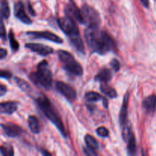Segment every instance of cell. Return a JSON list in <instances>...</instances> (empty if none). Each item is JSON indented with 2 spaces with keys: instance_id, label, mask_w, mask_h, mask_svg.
I'll return each instance as SVG.
<instances>
[{
  "instance_id": "6da1fadb",
  "label": "cell",
  "mask_w": 156,
  "mask_h": 156,
  "mask_svg": "<svg viewBox=\"0 0 156 156\" xmlns=\"http://www.w3.org/2000/svg\"><path fill=\"white\" fill-rule=\"evenodd\" d=\"M85 38L92 52L101 55L105 54L116 48L114 39L106 31L99 30L98 27H87L85 30Z\"/></svg>"
},
{
  "instance_id": "7a4b0ae2",
  "label": "cell",
  "mask_w": 156,
  "mask_h": 156,
  "mask_svg": "<svg viewBox=\"0 0 156 156\" xmlns=\"http://www.w3.org/2000/svg\"><path fill=\"white\" fill-rule=\"evenodd\" d=\"M36 101L37 105L39 106L40 109L41 110L44 115L48 118L50 121H51L55 126H56L60 133L63 137L67 136L66 130L65 129L63 123L61 120L60 117L59 116L58 113L56 112V109L53 108L52 104L44 95H41L36 98Z\"/></svg>"
},
{
  "instance_id": "3957f363",
  "label": "cell",
  "mask_w": 156,
  "mask_h": 156,
  "mask_svg": "<svg viewBox=\"0 0 156 156\" xmlns=\"http://www.w3.org/2000/svg\"><path fill=\"white\" fill-rule=\"evenodd\" d=\"M29 78L34 83L45 89H50L51 88L53 78L51 72L48 68V63L46 60H43L38 64L37 71L30 73Z\"/></svg>"
},
{
  "instance_id": "277c9868",
  "label": "cell",
  "mask_w": 156,
  "mask_h": 156,
  "mask_svg": "<svg viewBox=\"0 0 156 156\" xmlns=\"http://www.w3.org/2000/svg\"><path fill=\"white\" fill-rule=\"evenodd\" d=\"M58 57L66 71L74 76H80L83 74L82 66L75 59L73 55L65 50L58 51Z\"/></svg>"
},
{
  "instance_id": "5b68a950",
  "label": "cell",
  "mask_w": 156,
  "mask_h": 156,
  "mask_svg": "<svg viewBox=\"0 0 156 156\" xmlns=\"http://www.w3.org/2000/svg\"><path fill=\"white\" fill-rule=\"evenodd\" d=\"M82 17H83L84 24H86L87 27L97 28L101 24V16L96 9L88 5L85 4L82 5Z\"/></svg>"
},
{
  "instance_id": "8992f818",
  "label": "cell",
  "mask_w": 156,
  "mask_h": 156,
  "mask_svg": "<svg viewBox=\"0 0 156 156\" xmlns=\"http://www.w3.org/2000/svg\"><path fill=\"white\" fill-rule=\"evenodd\" d=\"M58 24L61 30L69 37L79 36V31L76 22L69 17L66 16L58 19Z\"/></svg>"
},
{
  "instance_id": "52a82bcc",
  "label": "cell",
  "mask_w": 156,
  "mask_h": 156,
  "mask_svg": "<svg viewBox=\"0 0 156 156\" xmlns=\"http://www.w3.org/2000/svg\"><path fill=\"white\" fill-rule=\"evenodd\" d=\"M65 12L66 14V16L69 17L70 18L78 21L80 24H84L82 11L77 7L76 3L73 0H69L66 4L65 7Z\"/></svg>"
},
{
  "instance_id": "ba28073f",
  "label": "cell",
  "mask_w": 156,
  "mask_h": 156,
  "mask_svg": "<svg viewBox=\"0 0 156 156\" xmlns=\"http://www.w3.org/2000/svg\"><path fill=\"white\" fill-rule=\"evenodd\" d=\"M56 88L59 93H61L69 100L75 101L77 98V93L76 90L68 84H66L62 82H57L56 84Z\"/></svg>"
},
{
  "instance_id": "9c48e42d",
  "label": "cell",
  "mask_w": 156,
  "mask_h": 156,
  "mask_svg": "<svg viewBox=\"0 0 156 156\" xmlns=\"http://www.w3.org/2000/svg\"><path fill=\"white\" fill-rule=\"evenodd\" d=\"M27 34L28 36L34 38H43V39L48 40V41H52V42L56 43V44H62V38L59 37L55 34L52 33L50 31H30L27 32Z\"/></svg>"
},
{
  "instance_id": "30bf717a",
  "label": "cell",
  "mask_w": 156,
  "mask_h": 156,
  "mask_svg": "<svg viewBox=\"0 0 156 156\" xmlns=\"http://www.w3.org/2000/svg\"><path fill=\"white\" fill-rule=\"evenodd\" d=\"M25 47L26 48L29 49L31 51L34 52V53H37V54L43 56H48V55L53 53V48L41 44H34V43H30V44H26Z\"/></svg>"
},
{
  "instance_id": "8fae6325",
  "label": "cell",
  "mask_w": 156,
  "mask_h": 156,
  "mask_svg": "<svg viewBox=\"0 0 156 156\" xmlns=\"http://www.w3.org/2000/svg\"><path fill=\"white\" fill-rule=\"evenodd\" d=\"M0 126L2 128L3 131L5 133V135L9 137H12V138L19 136L23 133V129L19 126L15 124V123H2Z\"/></svg>"
},
{
  "instance_id": "7c38bea8",
  "label": "cell",
  "mask_w": 156,
  "mask_h": 156,
  "mask_svg": "<svg viewBox=\"0 0 156 156\" xmlns=\"http://www.w3.org/2000/svg\"><path fill=\"white\" fill-rule=\"evenodd\" d=\"M14 13H15V17L18 19H19L21 22L24 23V24H31V20L30 18L27 16L26 14L25 9H24V5L23 2H18L15 5L14 7Z\"/></svg>"
},
{
  "instance_id": "4fadbf2b",
  "label": "cell",
  "mask_w": 156,
  "mask_h": 156,
  "mask_svg": "<svg viewBox=\"0 0 156 156\" xmlns=\"http://www.w3.org/2000/svg\"><path fill=\"white\" fill-rule=\"evenodd\" d=\"M129 99V91H127V92L125 94L124 98H123V104H122L121 109H120V116H119V120H120V123L122 126L126 123Z\"/></svg>"
},
{
  "instance_id": "5bb4252c",
  "label": "cell",
  "mask_w": 156,
  "mask_h": 156,
  "mask_svg": "<svg viewBox=\"0 0 156 156\" xmlns=\"http://www.w3.org/2000/svg\"><path fill=\"white\" fill-rule=\"evenodd\" d=\"M18 103L16 101H6L0 103V114H12L18 110Z\"/></svg>"
},
{
  "instance_id": "9a60e30c",
  "label": "cell",
  "mask_w": 156,
  "mask_h": 156,
  "mask_svg": "<svg viewBox=\"0 0 156 156\" xmlns=\"http://www.w3.org/2000/svg\"><path fill=\"white\" fill-rule=\"evenodd\" d=\"M143 107L147 114H152L156 109V95L148 96L143 100Z\"/></svg>"
},
{
  "instance_id": "2e32d148",
  "label": "cell",
  "mask_w": 156,
  "mask_h": 156,
  "mask_svg": "<svg viewBox=\"0 0 156 156\" xmlns=\"http://www.w3.org/2000/svg\"><path fill=\"white\" fill-rule=\"evenodd\" d=\"M111 78H112V73H111V70L107 68H104L103 69H101L99 72L98 74L96 75L94 79H95V81L100 82L101 83V82L107 83V82H108L111 80Z\"/></svg>"
},
{
  "instance_id": "e0dca14e",
  "label": "cell",
  "mask_w": 156,
  "mask_h": 156,
  "mask_svg": "<svg viewBox=\"0 0 156 156\" xmlns=\"http://www.w3.org/2000/svg\"><path fill=\"white\" fill-rule=\"evenodd\" d=\"M100 89L101 91V92H103V94H105V95L109 97L110 98H115L117 97V93L116 91V90L114 89L112 87L108 85L105 82H101Z\"/></svg>"
},
{
  "instance_id": "ac0fdd59",
  "label": "cell",
  "mask_w": 156,
  "mask_h": 156,
  "mask_svg": "<svg viewBox=\"0 0 156 156\" xmlns=\"http://www.w3.org/2000/svg\"><path fill=\"white\" fill-rule=\"evenodd\" d=\"M27 123H28V126L30 131L33 133H39L40 131H41V126H40V123L36 117H34V116H29Z\"/></svg>"
},
{
  "instance_id": "d6986e66",
  "label": "cell",
  "mask_w": 156,
  "mask_h": 156,
  "mask_svg": "<svg viewBox=\"0 0 156 156\" xmlns=\"http://www.w3.org/2000/svg\"><path fill=\"white\" fill-rule=\"evenodd\" d=\"M70 43L79 52L82 53H85V47H84L83 42L82 41V38L80 37V35L76 37H69Z\"/></svg>"
},
{
  "instance_id": "ffe728a7",
  "label": "cell",
  "mask_w": 156,
  "mask_h": 156,
  "mask_svg": "<svg viewBox=\"0 0 156 156\" xmlns=\"http://www.w3.org/2000/svg\"><path fill=\"white\" fill-rule=\"evenodd\" d=\"M126 143H127L128 155H135L136 152V139L133 133L128 139V140L126 141Z\"/></svg>"
},
{
  "instance_id": "44dd1931",
  "label": "cell",
  "mask_w": 156,
  "mask_h": 156,
  "mask_svg": "<svg viewBox=\"0 0 156 156\" xmlns=\"http://www.w3.org/2000/svg\"><path fill=\"white\" fill-rule=\"evenodd\" d=\"M0 15L4 18L7 19L10 16V9H9V3L7 0H2L1 2V7H0Z\"/></svg>"
},
{
  "instance_id": "7402d4cb",
  "label": "cell",
  "mask_w": 156,
  "mask_h": 156,
  "mask_svg": "<svg viewBox=\"0 0 156 156\" xmlns=\"http://www.w3.org/2000/svg\"><path fill=\"white\" fill-rule=\"evenodd\" d=\"M85 143H86L87 146L91 149H98V141L91 135H86L85 136Z\"/></svg>"
},
{
  "instance_id": "603a6c76",
  "label": "cell",
  "mask_w": 156,
  "mask_h": 156,
  "mask_svg": "<svg viewBox=\"0 0 156 156\" xmlns=\"http://www.w3.org/2000/svg\"><path fill=\"white\" fill-rule=\"evenodd\" d=\"M0 153L5 156H12L14 155L13 147L10 144H3L0 146Z\"/></svg>"
},
{
  "instance_id": "cb8c5ba5",
  "label": "cell",
  "mask_w": 156,
  "mask_h": 156,
  "mask_svg": "<svg viewBox=\"0 0 156 156\" xmlns=\"http://www.w3.org/2000/svg\"><path fill=\"white\" fill-rule=\"evenodd\" d=\"M123 130H122V136H123V140L126 143V141L128 140V139L131 136V135L133 134L132 129H131L130 125L128 123V122H126L123 126Z\"/></svg>"
},
{
  "instance_id": "d4e9b609",
  "label": "cell",
  "mask_w": 156,
  "mask_h": 156,
  "mask_svg": "<svg viewBox=\"0 0 156 156\" xmlns=\"http://www.w3.org/2000/svg\"><path fill=\"white\" fill-rule=\"evenodd\" d=\"M102 98H103L100 94H98L97 92H94V91H90V92L86 93V94L85 95V99L86 100V101L88 102L98 101L99 100Z\"/></svg>"
},
{
  "instance_id": "484cf974",
  "label": "cell",
  "mask_w": 156,
  "mask_h": 156,
  "mask_svg": "<svg viewBox=\"0 0 156 156\" xmlns=\"http://www.w3.org/2000/svg\"><path fill=\"white\" fill-rule=\"evenodd\" d=\"M15 81L16 82V84L18 85V86L21 88L22 91H25V92H29L30 91V86L28 85L27 82H26L25 81H24L23 79H20V78L15 77Z\"/></svg>"
},
{
  "instance_id": "4316f807",
  "label": "cell",
  "mask_w": 156,
  "mask_h": 156,
  "mask_svg": "<svg viewBox=\"0 0 156 156\" xmlns=\"http://www.w3.org/2000/svg\"><path fill=\"white\" fill-rule=\"evenodd\" d=\"M9 43H10L11 48L13 51H17V50L19 49V44H18V41H16L15 37V35H14L13 31L12 30L9 31Z\"/></svg>"
},
{
  "instance_id": "83f0119b",
  "label": "cell",
  "mask_w": 156,
  "mask_h": 156,
  "mask_svg": "<svg viewBox=\"0 0 156 156\" xmlns=\"http://www.w3.org/2000/svg\"><path fill=\"white\" fill-rule=\"evenodd\" d=\"M3 18H4L0 15V38L5 40L6 37V30Z\"/></svg>"
},
{
  "instance_id": "f1b7e54d",
  "label": "cell",
  "mask_w": 156,
  "mask_h": 156,
  "mask_svg": "<svg viewBox=\"0 0 156 156\" xmlns=\"http://www.w3.org/2000/svg\"><path fill=\"white\" fill-rule=\"evenodd\" d=\"M96 133H97L98 135L101 137H108V135H109V131L105 126H101V127H98L97 129H96Z\"/></svg>"
},
{
  "instance_id": "f546056e",
  "label": "cell",
  "mask_w": 156,
  "mask_h": 156,
  "mask_svg": "<svg viewBox=\"0 0 156 156\" xmlns=\"http://www.w3.org/2000/svg\"><path fill=\"white\" fill-rule=\"evenodd\" d=\"M12 77V73H10L9 71H7V70L0 69V78H2V79H9Z\"/></svg>"
},
{
  "instance_id": "4dcf8cb0",
  "label": "cell",
  "mask_w": 156,
  "mask_h": 156,
  "mask_svg": "<svg viewBox=\"0 0 156 156\" xmlns=\"http://www.w3.org/2000/svg\"><path fill=\"white\" fill-rule=\"evenodd\" d=\"M111 67L114 69V70L115 72L119 71V69H120V62H119V61L116 59H112V61L111 62Z\"/></svg>"
},
{
  "instance_id": "1f68e13d",
  "label": "cell",
  "mask_w": 156,
  "mask_h": 156,
  "mask_svg": "<svg viewBox=\"0 0 156 156\" xmlns=\"http://www.w3.org/2000/svg\"><path fill=\"white\" fill-rule=\"evenodd\" d=\"M84 153L85 154V155H97V152H95V150L94 149H91V148L88 147L87 146V148H85L84 149Z\"/></svg>"
},
{
  "instance_id": "d6a6232c",
  "label": "cell",
  "mask_w": 156,
  "mask_h": 156,
  "mask_svg": "<svg viewBox=\"0 0 156 156\" xmlns=\"http://www.w3.org/2000/svg\"><path fill=\"white\" fill-rule=\"evenodd\" d=\"M6 92H7V88L4 85L0 84V97L5 94Z\"/></svg>"
},
{
  "instance_id": "836d02e7",
  "label": "cell",
  "mask_w": 156,
  "mask_h": 156,
  "mask_svg": "<svg viewBox=\"0 0 156 156\" xmlns=\"http://www.w3.org/2000/svg\"><path fill=\"white\" fill-rule=\"evenodd\" d=\"M7 56V50L5 49L0 48V59H2Z\"/></svg>"
},
{
  "instance_id": "e575fe53",
  "label": "cell",
  "mask_w": 156,
  "mask_h": 156,
  "mask_svg": "<svg viewBox=\"0 0 156 156\" xmlns=\"http://www.w3.org/2000/svg\"><path fill=\"white\" fill-rule=\"evenodd\" d=\"M27 7H28V10H29V12H30V15H31L32 16H34V15H36V14H35L33 8H32L31 5H30V3H29V4H28Z\"/></svg>"
},
{
  "instance_id": "d590c367",
  "label": "cell",
  "mask_w": 156,
  "mask_h": 156,
  "mask_svg": "<svg viewBox=\"0 0 156 156\" xmlns=\"http://www.w3.org/2000/svg\"><path fill=\"white\" fill-rule=\"evenodd\" d=\"M142 3H143V5L146 8H149V0H140Z\"/></svg>"
},
{
  "instance_id": "8d00e7d4",
  "label": "cell",
  "mask_w": 156,
  "mask_h": 156,
  "mask_svg": "<svg viewBox=\"0 0 156 156\" xmlns=\"http://www.w3.org/2000/svg\"><path fill=\"white\" fill-rule=\"evenodd\" d=\"M103 101H104L103 104H104V105H105V108H108V101H107V99L105 98H103Z\"/></svg>"
}]
</instances>
